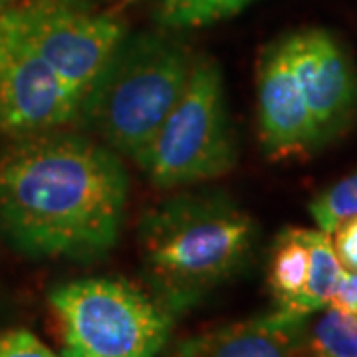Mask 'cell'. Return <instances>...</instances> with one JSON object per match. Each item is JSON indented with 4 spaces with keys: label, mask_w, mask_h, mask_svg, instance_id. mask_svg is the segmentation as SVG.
I'll return each mask as SVG.
<instances>
[{
    "label": "cell",
    "mask_w": 357,
    "mask_h": 357,
    "mask_svg": "<svg viewBox=\"0 0 357 357\" xmlns=\"http://www.w3.org/2000/svg\"><path fill=\"white\" fill-rule=\"evenodd\" d=\"M121 155L66 129L13 139L0 153V230L20 255L89 262L114 248L126 220Z\"/></svg>",
    "instance_id": "cell-1"
},
{
    "label": "cell",
    "mask_w": 357,
    "mask_h": 357,
    "mask_svg": "<svg viewBox=\"0 0 357 357\" xmlns=\"http://www.w3.org/2000/svg\"><path fill=\"white\" fill-rule=\"evenodd\" d=\"M137 236L151 292L178 314L238 270L256 222L227 192L183 191L145 208Z\"/></svg>",
    "instance_id": "cell-2"
},
{
    "label": "cell",
    "mask_w": 357,
    "mask_h": 357,
    "mask_svg": "<svg viewBox=\"0 0 357 357\" xmlns=\"http://www.w3.org/2000/svg\"><path fill=\"white\" fill-rule=\"evenodd\" d=\"M195 56L167 30L126 34L84 100L82 119L103 145L139 165L187 88Z\"/></svg>",
    "instance_id": "cell-3"
},
{
    "label": "cell",
    "mask_w": 357,
    "mask_h": 357,
    "mask_svg": "<svg viewBox=\"0 0 357 357\" xmlns=\"http://www.w3.org/2000/svg\"><path fill=\"white\" fill-rule=\"evenodd\" d=\"M48 306L64 357H157L173 326L153 294L121 278L58 284Z\"/></svg>",
    "instance_id": "cell-4"
},
{
    "label": "cell",
    "mask_w": 357,
    "mask_h": 357,
    "mask_svg": "<svg viewBox=\"0 0 357 357\" xmlns=\"http://www.w3.org/2000/svg\"><path fill=\"white\" fill-rule=\"evenodd\" d=\"M236 165L225 82L217 62L195 56L191 76L139 167L159 189H189L222 177Z\"/></svg>",
    "instance_id": "cell-5"
},
{
    "label": "cell",
    "mask_w": 357,
    "mask_h": 357,
    "mask_svg": "<svg viewBox=\"0 0 357 357\" xmlns=\"http://www.w3.org/2000/svg\"><path fill=\"white\" fill-rule=\"evenodd\" d=\"M0 24L24 42L86 100L126 36L109 14L89 10L79 0H24L0 10Z\"/></svg>",
    "instance_id": "cell-6"
},
{
    "label": "cell",
    "mask_w": 357,
    "mask_h": 357,
    "mask_svg": "<svg viewBox=\"0 0 357 357\" xmlns=\"http://www.w3.org/2000/svg\"><path fill=\"white\" fill-rule=\"evenodd\" d=\"M84 100L8 28L0 24V133L22 139L70 128Z\"/></svg>",
    "instance_id": "cell-7"
},
{
    "label": "cell",
    "mask_w": 357,
    "mask_h": 357,
    "mask_svg": "<svg viewBox=\"0 0 357 357\" xmlns=\"http://www.w3.org/2000/svg\"><path fill=\"white\" fill-rule=\"evenodd\" d=\"M284 40L321 143L342 135L357 117V68L351 56L321 28L300 30Z\"/></svg>",
    "instance_id": "cell-8"
},
{
    "label": "cell",
    "mask_w": 357,
    "mask_h": 357,
    "mask_svg": "<svg viewBox=\"0 0 357 357\" xmlns=\"http://www.w3.org/2000/svg\"><path fill=\"white\" fill-rule=\"evenodd\" d=\"M258 139L272 159L310 153L321 143L316 121L294 74L286 40L262 52L256 70Z\"/></svg>",
    "instance_id": "cell-9"
},
{
    "label": "cell",
    "mask_w": 357,
    "mask_h": 357,
    "mask_svg": "<svg viewBox=\"0 0 357 357\" xmlns=\"http://www.w3.org/2000/svg\"><path fill=\"white\" fill-rule=\"evenodd\" d=\"M304 319L276 310L192 335L178 344L175 357H310Z\"/></svg>",
    "instance_id": "cell-10"
},
{
    "label": "cell",
    "mask_w": 357,
    "mask_h": 357,
    "mask_svg": "<svg viewBox=\"0 0 357 357\" xmlns=\"http://www.w3.org/2000/svg\"><path fill=\"white\" fill-rule=\"evenodd\" d=\"M307 272V229H286L274 243L268 266V286L276 300V310L292 316L294 306L306 288Z\"/></svg>",
    "instance_id": "cell-11"
},
{
    "label": "cell",
    "mask_w": 357,
    "mask_h": 357,
    "mask_svg": "<svg viewBox=\"0 0 357 357\" xmlns=\"http://www.w3.org/2000/svg\"><path fill=\"white\" fill-rule=\"evenodd\" d=\"M307 246H310V272L306 288L298 298L292 310L296 318H307L310 314L328 306L337 282L344 274L335 250L332 236L319 229H307Z\"/></svg>",
    "instance_id": "cell-12"
},
{
    "label": "cell",
    "mask_w": 357,
    "mask_h": 357,
    "mask_svg": "<svg viewBox=\"0 0 357 357\" xmlns=\"http://www.w3.org/2000/svg\"><path fill=\"white\" fill-rule=\"evenodd\" d=\"M155 24L167 32H181L217 24L232 18L255 0H147Z\"/></svg>",
    "instance_id": "cell-13"
},
{
    "label": "cell",
    "mask_w": 357,
    "mask_h": 357,
    "mask_svg": "<svg viewBox=\"0 0 357 357\" xmlns=\"http://www.w3.org/2000/svg\"><path fill=\"white\" fill-rule=\"evenodd\" d=\"M306 342L310 357H357V318L326 306Z\"/></svg>",
    "instance_id": "cell-14"
},
{
    "label": "cell",
    "mask_w": 357,
    "mask_h": 357,
    "mask_svg": "<svg viewBox=\"0 0 357 357\" xmlns=\"http://www.w3.org/2000/svg\"><path fill=\"white\" fill-rule=\"evenodd\" d=\"M310 215L316 227L328 234L347 218L357 217V169L319 192L310 203Z\"/></svg>",
    "instance_id": "cell-15"
},
{
    "label": "cell",
    "mask_w": 357,
    "mask_h": 357,
    "mask_svg": "<svg viewBox=\"0 0 357 357\" xmlns=\"http://www.w3.org/2000/svg\"><path fill=\"white\" fill-rule=\"evenodd\" d=\"M0 357H64L52 351L44 342L28 330H2L0 332Z\"/></svg>",
    "instance_id": "cell-16"
},
{
    "label": "cell",
    "mask_w": 357,
    "mask_h": 357,
    "mask_svg": "<svg viewBox=\"0 0 357 357\" xmlns=\"http://www.w3.org/2000/svg\"><path fill=\"white\" fill-rule=\"evenodd\" d=\"M330 236L342 268L345 272H357V217L347 218Z\"/></svg>",
    "instance_id": "cell-17"
},
{
    "label": "cell",
    "mask_w": 357,
    "mask_h": 357,
    "mask_svg": "<svg viewBox=\"0 0 357 357\" xmlns=\"http://www.w3.org/2000/svg\"><path fill=\"white\" fill-rule=\"evenodd\" d=\"M328 306L357 318V272H345L344 270Z\"/></svg>",
    "instance_id": "cell-18"
},
{
    "label": "cell",
    "mask_w": 357,
    "mask_h": 357,
    "mask_svg": "<svg viewBox=\"0 0 357 357\" xmlns=\"http://www.w3.org/2000/svg\"><path fill=\"white\" fill-rule=\"evenodd\" d=\"M2 4H4V0H0V10H2Z\"/></svg>",
    "instance_id": "cell-19"
},
{
    "label": "cell",
    "mask_w": 357,
    "mask_h": 357,
    "mask_svg": "<svg viewBox=\"0 0 357 357\" xmlns=\"http://www.w3.org/2000/svg\"><path fill=\"white\" fill-rule=\"evenodd\" d=\"M79 2H86V0H79Z\"/></svg>",
    "instance_id": "cell-20"
}]
</instances>
